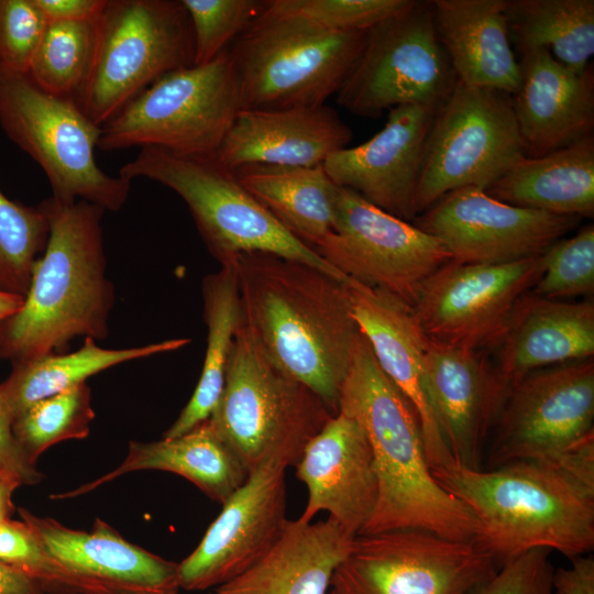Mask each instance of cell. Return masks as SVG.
<instances>
[{"label":"cell","mask_w":594,"mask_h":594,"mask_svg":"<svg viewBox=\"0 0 594 594\" xmlns=\"http://www.w3.org/2000/svg\"><path fill=\"white\" fill-rule=\"evenodd\" d=\"M18 513L88 594H177L179 590L178 563L125 540L99 518L85 531L22 507Z\"/></svg>","instance_id":"obj_20"},{"label":"cell","mask_w":594,"mask_h":594,"mask_svg":"<svg viewBox=\"0 0 594 594\" xmlns=\"http://www.w3.org/2000/svg\"><path fill=\"white\" fill-rule=\"evenodd\" d=\"M345 286L353 317L380 367L417 415L431 470L453 463L427 391L425 355L429 338L413 307L386 292L349 277Z\"/></svg>","instance_id":"obj_22"},{"label":"cell","mask_w":594,"mask_h":594,"mask_svg":"<svg viewBox=\"0 0 594 594\" xmlns=\"http://www.w3.org/2000/svg\"><path fill=\"white\" fill-rule=\"evenodd\" d=\"M285 468L267 462L222 504L196 549L178 563L179 588H216L260 561L278 541L286 518Z\"/></svg>","instance_id":"obj_18"},{"label":"cell","mask_w":594,"mask_h":594,"mask_svg":"<svg viewBox=\"0 0 594 594\" xmlns=\"http://www.w3.org/2000/svg\"><path fill=\"white\" fill-rule=\"evenodd\" d=\"M550 552L535 549L502 563L471 594H557Z\"/></svg>","instance_id":"obj_43"},{"label":"cell","mask_w":594,"mask_h":594,"mask_svg":"<svg viewBox=\"0 0 594 594\" xmlns=\"http://www.w3.org/2000/svg\"><path fill=\"white\" fill-rule=\"evenodd\" d=\"M329 594H332L331 592H329Z\"/></svg>","instance_id":"obj_50"},{"label":"cell","mask_w":594,"mask_h":594,"mask_svg":"<svg viewBox=\"0 0 594 594\" xmlns=\"http://www.w3.org/2000/svg\"><path fill=\"white\" fill-rule=\"evenodd\" d=\"M237 258V257H235ZM235 258L202 280L207 348L197 386L163 438L179 437L212 414L223 389L235 333L242 319Z\"/></svg>","instance_id":"obj_33"},{"label":"cell","mask_w":594,"mask_h":594,"mask_svg":"<svg viewBox=\"0 0 594 594\" xmlns=\"http://www.w3.org/2000/svg\"><path fill=\"white\" fill-rule=\"evenodd\" d=\"M481 527L480 543L504 563L535 549L568 559L594 549V454L518 461L482 470L455 462L432 469Z\"/></svg>","instance_id":"obj_2"},{"label":"cell","mask_w":594,"mask_h":594,"mask_svg":"<svg viewBox=\"0 0 594 594\" xmlns=\"http://www.w3.org/2000/svg\"><path fill=\"white\" fill-rule=\"evenodd\" d=\"M351 128L327 105L241 110L216 156L230 168L246 164L314 167L349 146Z\"/></svg>","instance_id":"obj_25"},{"label":"cell","mask_w":594,"mask_h":594,"mask_svg":"<svg viewBox=\"0 0 594 594\" xmlns=\"http://www.w3.org/2000/svg\"><path fill=\"white\" fill-rule=\"evenodd\" d=\"M0 128L42 168L53 198L110 211L127 202L131 183L99 167L101 127L76 100L47 92L29 74L0 68Z\"/></svg>","instance_id":"obj_8"},{"label":"cell","mask_w":594,"mask_h":594,"mask_svg":"<svg viewBox=\"0 0 594 594\" xmlns=\"http://www.w3.org/2000/svg\"><path fill=\"white\" fill-rule=\"evenodd\" d=\"M366 34L329 31L266 6L229 48L241 110L324 105L353 68Z\"/></svg>","instance_id":"obj_7"},{"label":"cell","mask_w":594,"mask_h":594,"mask_svg":"<svg viewBox=\"0 0 594 594\" xmlns=\"http://www.w3.org/2000/svg\"><path fill=\"white\" fill-rule=\"evenodd\" d=\"M333 415L267 358L241 319L221 396L207 420L245 471L267 462L295 466Z\"/></svg>","instance_id":"obj_5"},{"label":"cell","mask_w":594,"mask_h":594,"mask_svg":"<svg viewBox=\"0 0 594 594\" xmlns=\"http://www.w3.org/2000/svg\"><path fill=\"white\" fill-rule=\"evenodd\" d=\"M509 38L520 54L547 50L558 62L583 72L594 53L593 0H505Z\"/></svg>","instance_id":"obj_34"},{"label":"cell","mask_w":594,"mask_h":594,"mask_svg":"<svg viewBox=\"0 0 594 594\" xmlns=\"http://www.w3.org/2000/svg\"><path fill=\"white\" fill-rule=\"evenodd\" d=\"M414 220L441 242L454 262L503 264L541 254L581 218L516 207L484 189L464 187Z\"/></svg>","instance_id":"obj_17"},{"label":"cell","mask_w":594,"mask_h":594,"mask_svg":"<svg viewBox=\"0 0 594 594\" xmlns=\"http://www.w3.org/2000/svg\"><path fill=\"white\" fill-rule=\"evenodd\" d=\"M188 338L165 340L142 346L105 349L86 338L74 352L53 353L13 364L9 376L0 383V411L12 424L38 400L62 393L118 364L179 350Z\"/></svg>","instance_id":"obj_32"},{"label":"cell","mask_w":594,"mask_h":594,"mask_svg":"<svg viewBox=\"0 0 594 594\" xmlns=\"http://www.w3.org/2000/svg\"><path fill=\"white\" fill-rule=\"evenodd\" d=\"M513 108L527 157L571 145L594 129V72H575L547 50L520 54Z\"/></svg>","instance_id":"obj_24"},{"label":"cell","mask_w":594,"mask_h":594,"mask_svg":"<svg viewBox=\"0 0 594 594\" xmlns=\"http://www.w3.org/2000/svg\"><path fill=\"white\" fill-rule=\"evenodd\" d=\"M339 410L364 429L377 479L373 514L358 536L416 529L455 541H480L477 519L433 477L417 415L384 374L361 331Z\"/></svg>","instance_id":"obj_3"},{"label":"cell","mask_w":594,"mask_h":594,"mask_svg":"<svg viewBox=\"0 0 594 594\" xmlns=\"http://www.w3.org/2000/svg\"><path fill=\"white\" fill-rule=\"evenodd\" d=\"M47 25L35 0H0V68L28 74Z\"/></svg>","instance_id":"obj_42"},{"label":"cell","mask_w":594,"mask_h":594,"mask_svg":"<svg viewBox=\"0 0 594 594\" xmlns=\"http://www.w3.org/2000/svg\"><path fill=\"white\" fill-rule=\"evenodd\" d=\"M95 418L91 391L86 383L36 402L11 424L12 433L30 462L66 440L88 437Z\"/></svg>","instance_id":"obj_36"},{"label":"cell","mask_w":594,"mask_h":594,"mask_svg":"<svg viewBox=\"0 0 594 594\" xmlns=\"http://www.w3.org/2000/svg\"><path fill=\"white\" fill-rule=\"evenodd\" d=\"M242 320L267 358L333 414L360 329L345 282L266 252L235 258Z\"/></svg>","instance_id":"obj_1"},{"label":"cell","mask_w":594,"mask_h":594,"mask_svg":"<svg viewBox=\"0 0 594 594\" xmlns=\"http://www.w3.org/2000/svg\"><path fill=\"white\" fill-rule=\"evenodd\" d=\"M165 471L185 477L221 505L246 481L249 473L213 431L208 420L175 438L152 442L130 441L123 462L111 472L77 488L52 494L64 501L88 494L134 471Z\"/></svg>","instance_id":"obj_29"},{"label":"cell","mask_w":594,"mask_h":594,"mask_svg":"<svg viewBox=\"0 0 594 594\" xmlns=\"http://www.w3.org/2000/svg\"><path fill=\"white\" fill-rule=\"evenodd\" d=\"M480 542L416 530L354 538L334 572L332 594H471L497 569Z\"/></svg>","instance_id":"obj_14"},{"label":"cell","mask_w":594,"mask_h":594,"mask_svg":"<svg viewBox=\"0 0 594 594\" xmlns=\"http://www.w3.org/2000/svg\"><path fill=\"white\" fill-rule=\"evenodd\" d=\"M0 594H45L41 585L0 562Z\"/></svg>","instance_id":"obj_47"},{"label":"cell","mask_w":594,"mask_h":594,"mask_svg":"<svg viewBox=\"0 0 594 594\" xmlns=\"http://www.w3.org/2000/svg\"><path fill=\"white\" fill-rule=\"evenodd\" d=\"M354 536L334 520H288L273 548L254 565L216 587L215 594H329Z\"/></svg>","instance_id":"obj_28"},{"label":"cell","mask_w":594,"mask_h":594,"mask_svg":"<svg viewBox=\"0 0 594 594\" xmlns=\"http://www.w3.org/2000/svg\"><path fill=\"white\" fill-rule=\"evenodd\" d=\"M0 477L15 485H35L43 475L36 465L29 461L18 444L11 422L0 411Z\"/></svg>","instance_id":"obj_44"},{"label":"cell","mask_w":594,"mask_h":594,"mask_svg":"<svg viewBox=\"0 0 594 594\" xmlns=\"http://www.w3.org/2000/svg\"><path fill=\"white\" fill-rule=\"evenodd\" d=\"M493 429L490 469L518 461H570L594 451L593 359L541 369L510 383Z\"/></svg>","instance_id":"obj_12"},{"label":"cell","mask_w":594,"mask_h":594,"mask_svg":"<svg viewBox=\"0 0 594 594\" xmlns=\"http://www.w3.org/2000/svg\"><path fill=\"white\" fill-rule=\"evenodd\" d=\"M457 81L436 33L432 2L414 0L367 31L337 101L356 116L377 118L399 106L440 107Z\"/></svg>","instance_id":"obj_13"},{"label":"cell","mask_w":594,"mask_h":594,"mask_svg":"<svg viewBox=\"0 0 594 594\" xmlns=\"http://www.w3.org/2000/svg\"><path fill=\"white\" fill-rule=\"evenodd\" d=\"M42 206L50 226L21 308L0 322V361L12 365L65 353L78 337L102 340L114 302L106 275L102 216L86 200Z\"/></svg>","instance_id":"obj_4"},{"label":"cell","mask_w":594,"mask_h":594,"mask_svg":"<svg viewBox=\"0 0 594 594\" xmlns=\"http://www.w3.org/2000/svg\"><path fill=\"white\" fill-rule=\"evenodd\" d=\"M440 107L407 105L388 111L369 141L331 154L322 164L339 187L359 194L385 212L410 221L425 147Z\"/></svg>","instance_id":"obj_19"},{"label":"cell","mask_w":594,"mask_h":594,"mask_svg":"<svg viewBox=\"0 0 594 594\" xmlns=\"http://www.w3.org/2000/svg\"><path fill=\"white\" fill-rule=\"evenodd\" d=\"M431 407L455 463L481 469L507 386L484 350L429 339L425 355Z\"/></svg>","instance_id":"obj_21"},{"label":"cell","mask_w":594,"mask_h":594,"mask_svg":"<svg viewBox=\"0 0 594 594\" xmlns=\"http://www.w3.org/2000/svg\"><path fill=\"white\" fill-rule=\"evenodd\" d=\"M241 111L229 48L202 65L172 70L101 127L98 148L155 146L189 155H216Z\"/></svg>","instance_id":"obj_9"},{"label":"cell","mask_w":594,"mask_h":594,"mask_svg":"<svg viewBox=\"0 0 594 594\" xmlns=\"http://www.w3.org/2000/svg\"><path fill=\"white\" fill-rule=\"evenodd\" d=\"M568 566L553 573L557 594H594V557L592 553L569 559Z\"/></svg>","instance_id":"obj_45"},{"label":"cell","mask_w":594,"mask_h":594,"mask_svg":"<svg viewBox=\"0 0 594 594\" xmlns=\"http://www.w3.org/2000/svg\"><path fill=\"white\" fill-rule=\"evenodd\" d=\"M24 297L0 292V322L15 314L22 306Z\"/></svg>","instance_id":"obj_49"},{"label":"cell","mask_w":594,"mask_h":594,"mask_svg":"<svg viewBox=\"0 0 594 594\" xmlns=\"http://www.w3.org/2000/svg\"><path fill=\"white\" fill-rule=\"evenodd\" d=\"M232 169L244 188L311 249L332 232L339 186L322 165L246 164Z\"/></svg>","instance_id":"obj_31"},{"label":"cell","mask_w":594,"mask_h":594,"mask_svg":"<svg viewBox=\"0 0 594 594\" xmlns=\"http://www.w3.org/2000/svg\"><path fill=\"white\" fill-rule=\"evenodd\" d=\"M485 191L516 207L593 218V134L542 156L524 157Z\"/></svg>","instance_id":"obj_30"},{"label":"cell","mask_w":594,"mask_h":594,"mask_svg":"<svg viewBox=\"0 0 594 594\" xmlns=\"http://www.w3.org/2000/svg\"><path fill=\"white\" fill-rule=\"evenodd\" d=\"M0 562L35 581L48 594H88L42 546L23 520L0 521Z\"/></svg>","instance_id":"obj_40"},{"label":"cell","mask_w":594,"mask_h":594,"mask_svg":"<svg viewBox=\"0 0 594 594\" xmlns=\"http://www.w3.org/2000/svg\"><path fill=\"white\" fill-rule=\"evenodd\" d=\"M312 250L344 276L413 307L451 255L433 235L339 187L333 230Z\"/></svg>","instance_id":"obj_15"},{"label":"cell","mask_w":594,"mask_h":594,"mask_svg":"<svg viewBox=\"0 0 594 594\" xmlns=\"http://www.w3.org/2000/svg\"><path fill=\"white\" fill-rule=\"evenodd\" d=\"M191 65L194 33L180 0H107L77 102L102 127L158 78Z\"/></svg>","instance_id":"obj_10"},{"label":"cell","mask_w":594,"mask_h":594,"mask_svg":"<svg viewBox=\"0 0 594 594\" xmlns=\"http://www.w3.org/2000/svg\"><path fill=\"white\" fill-rule=\"evenodd\" d=\"M438 40L458 80L513 96L520 66L513 48L505 0H432Z\"/></svg>","instance_id":"obj_27"},{"label":"cell","mask_w":594,"mask_h":594,"mask_svg":"<svg viewBox=\"0 0 594 594\" xmlns=\"http://www.w3.org/2000/svg\"><path fill=\"white\" fill-rule=\"evenodd\" d=\"M414 0H271L274 12L300 16L334 32H364L413 4Z\"/></svg>","instance_id":"obj_41"},{"label":"cell","mask_w":594,"mask_h":594,"mask_svg":"<svg viewBox=\"0 0 594 594\" xmlns=\"http://www.w3.org/2000/svg\"><path fill=\"white\" fill-rule=\"evenodd\" d=\"M98 19L48 23L28 73L37 86L77 101L91 68Z\"/></svg>","instance_id":"obj_35"},{"label":"cell","mask_w":594,"mask_h":594,"mask_svg":"<svg viewBox=\"0 0 594 594\" xmlns=\"http://www.w3.org/2000/svg\"><path fill=\"white\" fill-rule=\"evenodd\" d=\"M48 232L42 204H22L9 198L0 188V292L26 295Z\"/></svg>","instance_id":"obj_37"},{"label":"cell","mask_w":594,"mask_h":594,"mask_svg":"<svg viewBox=\"0 0 594 594\" xmlns=\"http://www.w3.org/2000/svg\"><path fill=\"white\" fill-rule=\"evenodd\" d=\"M119 176L146 178L175 191L188 207L210 254L224 264L249 252L292 258L345 282L310 246L290 234L216 155H189L142 147Z\"/></svg>","instance_id":"obj_6"},{"label":"cell","mask_w":594,"mask_h":594,"mask_svg":"<svg viewBox=\"0 0 594 594\" xmlns=\"http://www.w3.org/2000/svg\"><path fill=\"white\" fill-rule=\"evenodd\" d=\"M194 33V65H202L228 48L265 9L257 0H180Z\"/></svg>","instance_id":"obj_39"},{"label":"cell","mask_w":594,"mask_h":594,"mask_svg":"<svg viewBox=\"0 0 594 594\" xmlns=\"http://www.w3.org/2000/svg\"><path fill=\"white\" fill-rule=\"evenodd\" d=\"M19 486L0 477V521L11 518L15 507L13 504V493Z\"/></svg>","instance_id":"obj_48"},{"label":"cell","mask_w":594,"mask_h":594,"mask_svg":"<svg viewBox=\"0 0 594 594\" xmlns=\"http://www.w3.org/2000/svg\"><path fill=\"white\" fill-rule=\"evenodd\" d=\"M51 22H84L96 20L107 0H35Z\"/></svg>","instance_id":"obj_46"},{"label":"cell","mask_w":594,"mask_h":594,"mask_svg":"<svg viewBox=\"0 0 594 594\" xmlns=\"http://www.w3.org/2000/svg\"><path fill=\"white\" fill-rule=\"evenodd\" d=\"M543 272L532 288L539 297L558 300L594 290V226L558 240L543 252Z\"/></svg>","instance_id":"obj_38"},{"label":"cell","mask_w":594,"mask_h":594,"mask_svg":"<svg viewBox=\"0 0 594 594\" xmlns=\"http://www.w3.org/2000/svg\"><path fill=\"white\" fill-rule=\"evenodd\" d=\"M524 157L512 96L458 80L428 134L414 198L416 217L453 190H486Z\"/></svg>","instance_id":"obj_11"},{"label":"cell","mask_w":594,"mask_h":594,"mask_svg":"<svg viewBox=\"0 0 594 594\" xmlns=\"http://www.w3.org/2000/svg\"><path fill=\"white\" fill-rule=\"evenodd\" d=\"M543 262V252L503 264L450 261L424 283L413 310L432 341L496 348L517 305L540 278Z\"/></svg>","instance_id":"obj_16"},{"label":"cell","mask_w":594,"mask_h":594,"mask_svg":"<svg viewBox=\"0 0 594 594\" xmlns=\"http://www.w3.org/2000/svg\"><path fill=\"white\" fill-rule=\"evenodd\" d=\"M295 469L296 477L308 490V502L298 520L310 522L326 512L328 518L356 537L377 501L373 453L359 421L339 410L307 443Z\"/></svg>","instance_id":"obj_23"},{"label":"cell","mask_w":594,"mask_h":594,"mask_svg":"<svg viewBox=\"0 0 594 594\" xmlns=\"http://www.w3.org/2000/svg\"><path fill=\"white\" fill-rule=\"evenodd\" d=\"M495 367L509 386L528 373L594 354V305L565 302L527 294L499 340Z\"/></svg>","instance_id":"obj_26"}]
</instances>
